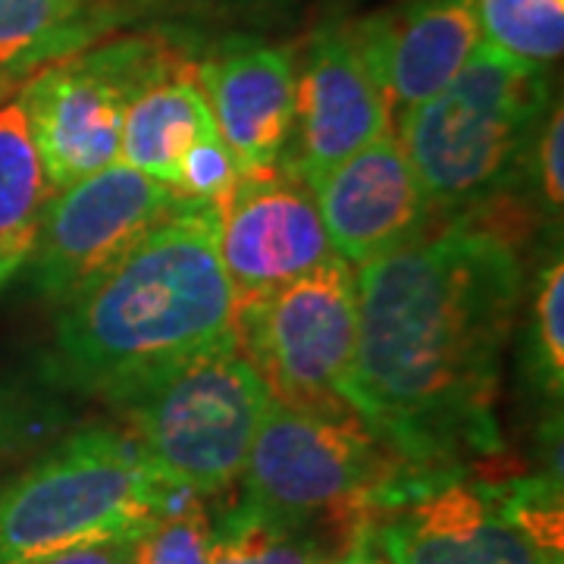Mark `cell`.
<instances>
[{"instance_id": "cell-6", "label": "cell", "mask_w": 564, "mask_h": 564, "mask_svg": "<svg viewBox=\"0 0 564 564\" xmlns=\"http://www.w3.org/2000/svg\"><path fill=\"white\" fill-rule=\"evenodd\" d=\"M267 404L270 389L236 345L185 364L120 411L161 480L210 499L239 484Z\"/></svg>"}, {"instance_id": "cell-27", "label": "cell", "mask_w": 564, "mask_h": 564, "mask_svg": "<svg viewBox=\"0 0 564 564\" xmlns=\"http://www.w3.org/2000/svg\"><path fill=\"white\" fill-rule=\"evenodd\" d=\"M329 564H392L389 562V555L383 552V545L377 540V530H370V533H364L361 540H355V543L345 549L339 558H333Z\"/></svg>"}, {"instance_id": "cell-16", "label": "cell", "mask_w": 564, "mask_h": 564, "mask_svg": "<svg viewBox=\"0 0 564 564\" xmlns=\"http://www.w3.org/2000/svg\"><path fill=\"white\" fill-rule=\"evenodd\" d=\"M214 129L198 61H185L129 101L122 113L120 163L173 188L185 151Z\"/></svg>"}, {"instance_id": "cell-22", "label": "cell", "mask_w": 564, "mask_h": 564, "mask_svg": "<svg viewBox=\"0 0 564 564\" xmlns=\"http://www.w3.org/2000/svg\"><path fill=\"white\" fill-rule=\"evenodd\" d=\"M533 355L536 380L549 395H562L564 386V263L562 258L549 263L540 276L533 302Z\"/></svg>"}, {"instance_id": "cell-29", "label": "cell", "mask_w": 564, "mask_h": 564, "mask_svg": "<svg viewBox=\"0 0 564 564\" xmlns=\"http://www.w3.org/2000/svg\"><path fill=\"white\" fill-rule=\"evenodd\" d=\"M10 85H13V79H10V76H3V73H0V101H3V95H7V91H10Z\"/></svg>"}, {"instance_id": "cell-26", "label": "cell", "mask_w": 564, "mask_h": 564, "mask_svg": "<svg viewBox=\"0 0 564 564\" xmlns=\"http://www.w3.org/2000/svg\"><path fill=\"white\" fill-rule=\"evenodd\" d=\"M35 564H135V536H110L69 545Z\"/></svg>"}, {"instance_id": "cell-21", "label": "cell", "mask_w": 564, "mask_h": 564, "mask_svg": "<svg viewBox=\"0 0 564 564\" xmlns=\"http://www.w3.org/2000/svg\"><path fill=\"white\" fill-rule=\"evenodd\" d=\"M210 540L204 499L185 496L135 536V564H210Z\"/></svg>"}, {"instance_id": "cell-11", "label": "cell", "mask_w": 564, "mask_h": 564, "mask_svg": "<svg viewBox=\"0 0 564 564\" xmlns=\"http://www.w3.org/2000/svg\"><path fill=\"white\" fill-rule=\"evenodd\" d=\"M217 251L239 304L336 258L311 185L285 166L242 173L217 204Z\"/></svg>"}, {"instance_id": "cell-10", "label": "cell", "mask_w": 564, "mask_h": 564, "mask_svg": "<svg viewBox=\"0 0 564 564\" xmlns=\"http://www.w3.org/2000/svg\"><path fill=\"white\" fill-rule=\"evenodd\" d=\"M389 132L395 117L361 20L323 22L295 63V126L280 166L311 185Z\"/></svg>"}, {"instance_id": "cell-13", "label": "cell", "mask_w": 564, "mask_h": 564, "mask_svg": "<svg viewBox=\"0 0 564 564\" xmlns=\"http://www.w3.org/2000/svg\"><path fill=\"white\" fill-rule=\"evenodd\" d=\"M198 82L242 173L282 161L295 126V57L285 47L236 41L198 61Z\"/></svg>"}, {"instance_id": "cell-19", "label": "cell", "mask_w": 564, "mask_h": 564, "mask_svg": "<svg viewBox=\"0 0 564 564\" xmlns=\"http://www.w3.org/2000/svg\"><path fill=\"white\" fill-rule=\"evenodd\" d=\"M73 421L61 389L44 377L25 380L0 373V464L29 458L66 433Z\"/></svg>"}, {"instance_id": "cell-12", "label": "cell", "mask_w": 564, "mask_h": 564, "mask_svg": "<svg viewBox=\"0 0 564 564\" xmlns=\"http://www.w3.org/2000/svg\"><path fill=\"white\" fill-rule=\"evenodd\" d=\"M311 192L336 258L355 267L421 239L436 214L395 132L326 170Z\"/></svg>"}, {"instance_id": "cell-18", "label": "cell", "mask_w": 564, "mask_h": 564, "mask_svg": "<svg viewBox=\"0 0 564 564\" xmlns=\"http://www.w3.org/2000/svg\"><path fill=\"white\" fill-rule=\"evenodd\" d=\"M210 564H329L345 549L323 527L280 521L245 502L210 518Z\"/></svg>"}, {"instance_id": "cell-7", "label": "cell", "mask_w": 564, "mask_h": 564, "mask_svg": "<svg viewBox=\"0 0 564 564\" xmlns=\"http://www.w3.org/2000/svg\"><path fill=\"white\" fill-rule=\"evenodd\" d=\"M185 61L192 57L161 35H129L32 69L17 104L51 188L61 192L120 161L129 101Z\"/></svg>"}, {"instance_id": "cell-8", "label": "cell", "mask_w": 564, "mask_h": 564, "mask_svg": "<svg viewBox=\"0 0 564 564\" xmlns=\"http://www.w3.org/2000/svg\"><path fill=\"white\" fill-rule=\"evenodd\" d=\"M355 345L358 285L343 258L239 304V351L289 408L348 414Z\"/></svg>"}, {"instance_id": "cell-3", "label": "cell", "mask_w": 564, "mask_h": 564, "mask_svg": "<svg viewBox=\"0 0 564 564\" xmlns=\"http://www.w3.org/2000/svg\"><path fill=\"white\" fill-rule=\"evenodd\" d=\"M185 496L195 492L161 480L129 430L76 426L0 480V564H35L69 545L139 536Z\"/></svg>"}, {"instance_id": "cell-9", "label": "cell", "mask_w": 564, "mask_h": 564, "mask_svg": "<svg viewBox=\"0 0 564 564\" xmlns=\"http://www.w3.org/2000/svg\"><path fill=\"white\" fill-rule=\"evenodd\" d=\"M180 204L170 185L120 161L54 192L20 267L29 289L61 307Z\"/></svg>"}, {"instance_id": "cell-28", "label": "cell", "mask_w": 564, "mask_h": 564, "mask_svg": "<svg viewBox=\"0 0 564 564\" xmlns=\"http://www.w3.org/2000/svg\"><path fill=\"white\" fill-rule=\"evenodd\" d=\"M13 276H17L13 270H0V292H3L7 285H10V280H13Z\"/></svg>"}, {"instance_id": "cell-25", "label": "cell", "mask_w": 564, "mask_h": 564, "mask_svg": "<svg viewBox=\"0 0 564 564\" xmlns=\"http://www.w3.org/2000/svg\"><path fill=\"white\" fill-rule=\"evenodd\" d=\"M540 139V182H543V198L549 210H562L564 202V166H562V148H564V113L562 107L545 113L543 126L536 132Z\"/></svg>"}, {"instance_id": "cell-4", "label": "cell", "mask_w": 564, "mask_h": 564, "mask_svg": "<svg viewBox=\"0 0 564 564\" xmlns=\"http://www.w3.org/2000/svg\"><path fill=\"white\" fill-rule=\"evenodd\" d=\"M239 484V502L280 521L323 527L343 549L417 499L402 464L355 411L314 414L273 395Z\"/></svg>"}, {"instance_id": "cell-2", "label": "cell", "mask_w": 564, "mask_h": 564, "mask_svg": "<svg viewBox=\"0 0 564 564\" xmlns=\"http://www.w3.org/2000/svg\"><path fill=\"white\" fill-rule=\"evenodd\" d=\"M236 345L239 299L217 251V207L185 202L57 307L41 377L120 408Z\"/></svg>"}, {"instance_id": "cell-5", "label": "cell", "mask_w": 564, "mask_h": 564, "mask_svg": "<svg viewBox=\"0 0 564 564\" xmlns=\"http://www.w3.org/2000/svg\"><path fill=\"white\" fill-rule=\"evenodd\" d=\"M549 69L480 41L440 95L399 117V141L433 210L502 195L524 173L549 107Z\"/></svg>"}, {"instance_id": "cell-30", "label": "cell", "mask_w": 564, "mask_h": 564, "mask_svg": "<svg viewBox=\"0 0 564 564\" xmlns=\"http://www.w3.org/2000/svg\"><path fill=\"white\" fill-rule=\"evenodd\" d=\"M549 564H562V558H558V562H549Z\"/></svg>"}, {"instance_id": "cell-17", "label": "cell", "mask_w": 564, "mask_h": 564, "mask_svg": "<svg viewBox=\"0 0 564 564\" xmlns=\"http://www.w3.org/2000/svg\"><path fill=\"white\" fill-rule=\"evenodd\" d=\"M51 195L20 104H0V270L20 273Z\"/></svg>"}, {"instance_id": "cell-14", "label": "cell", "mask_w": 564, "mask_h": 564, "mask_svg": "<svg viewBox=\"0 0 564 564\" xmlns=\"http://www.w3.org/2000/svg\"><path fill=\"white\" fill-rule=\"evenodd\" d=\"M361 29L395 120L440 95L484 41L480 0H404Z\"/></svg>"}, {"instance_id": "cell-20", "label": "cell", "mask_w": 564, "mask_h": 564, "mask_svg": "<svg viewBox=\"0 0 564 564\" xmlns=\"http://www.w3.org/2000/svg\"><path fill=\"white\" fill-rule=\"evenodd\" d=\"M484 41L518 61L545 66L564 51V0H480Z\"/></svg>"}, {"instance_id": "cell-24", "label": "cell", "mask_w": 564, "mask_h": 564, "mask_svg": "<svg viewBox=\"0 0 564 564\" xmlns=\"http://www.w3.org/2000/svg\"><path fill=\"white\" fill-rule=\"evenodd\" d=\"M377 540L392 564H489L462 540L414 524L399 511L380 521Z\"/></svg>"}, {"instance_id": "cell-23", "label": "cell", "mask_w": 564, "mask_h": 564, "mask_svg": "<svg viewBox=\"0 0 564 564\" xmlns=\"http://www.w3.org/2000/svg\"><path fill=\"white\" fill-rule=\"evenodd\" d=\"M239 176H242V166L229 151V144L223 141L220 129H214L185 151L173 192L182 202L217 207L236 188Z\"/></svg>"}, {"instance_id": "cell-1", "label": "cell", "mask_w": 564, "mask_h": 564, "mask_svg": "<svg viewBox=\"0 0 564 564\" xmlns=\"http://www.w3.org/2000/svg\"><path fill=\"white\" fill-rule=\"evenodd\" d=\"M348 404L417 496L499 452L502 348L524 292L511 239L455 217L358 267Z\"/></svg>"}, {"instance_id": "cell-15", "label": "cell", "mask_w": 564, "mask_h": 564, "mask_svg": "<svg viewBox=\"0 0 564 564\" xmlns=\"http://www.w3.org/2000/svg\"><path fill=\"white\" fill-rule=\"evenodd\" d=\"M154 0H0V73L17 82L95 47Z\"/></svg>"}]
</instances>
